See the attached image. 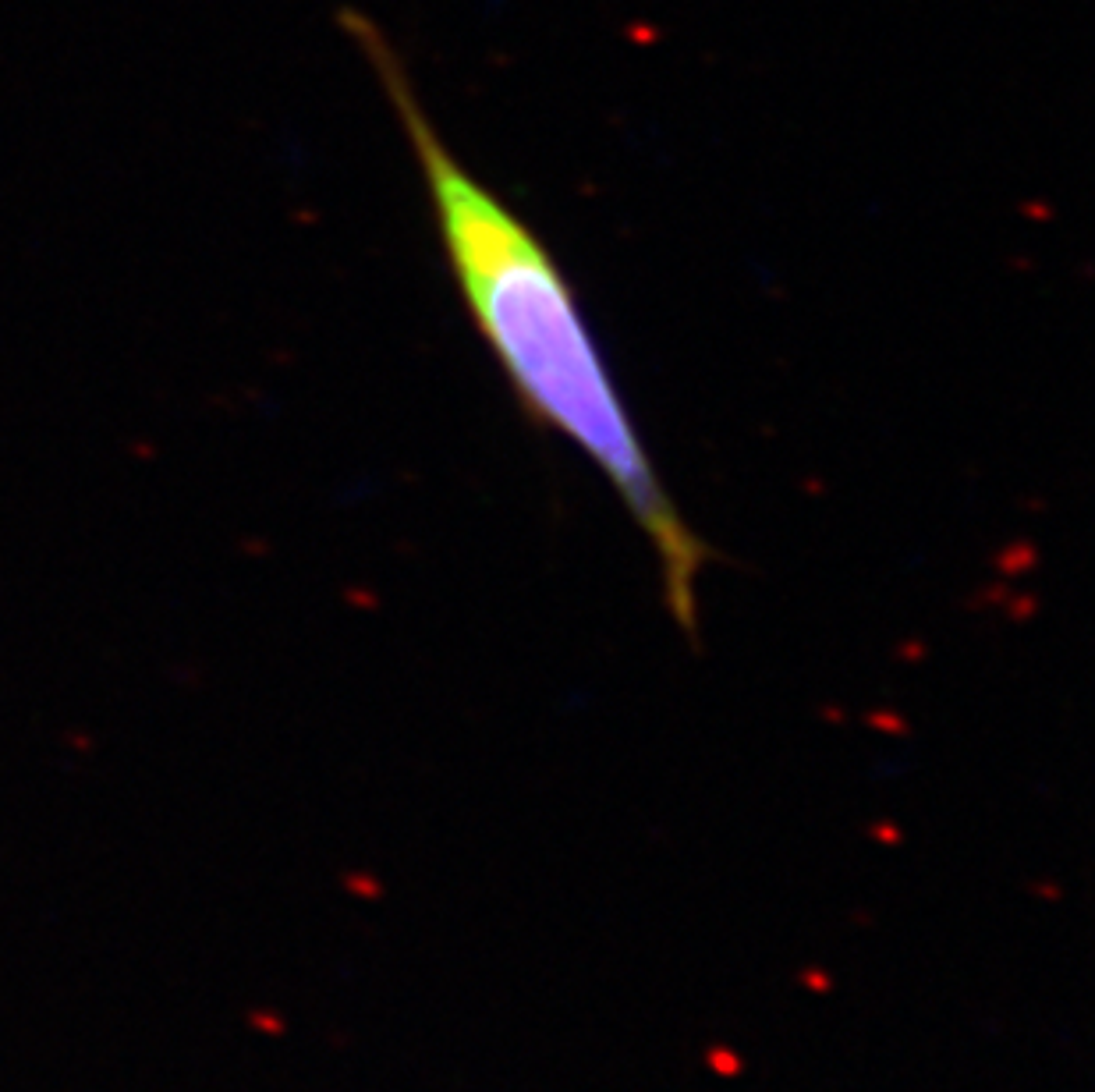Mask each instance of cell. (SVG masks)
Returning a JSON list of instances; mask_svg holds the SVG:
<instances>
[{"instance_id":"1","label":"cell","mask_w":1095,"mask_h":1092,"mask_svg":"<svg viewBox=\"0 0 1095 1092\" xmlns=\"http://www.w3.org/2000/svg\"><path fill=\"white\" fill-rule=\"evenodd\" d=\"M337 18L376 71L408 135L454 288L514 398L532 426L571 440L614 486L660 564L670 617L695 639L699 582L713 554L670 500L557 256L443 142L387 32L362 11H341Z\"/></svg>"}]
</instances>
